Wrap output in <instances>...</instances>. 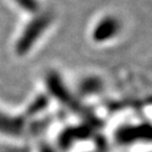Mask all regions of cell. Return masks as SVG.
<instances>
[{"instance_id":"obj_1","label":"cell","mask_w":152,"mask_h":152,"mask_svg":"<svg viewBox=\"0 0 152 152\" xmlns=\"http://www.w3.org/2000/svg\"><path fill=\"white\" fill-rule=\"evenodd\" d=\"M51 22L52 17L46 15L45 11L33 16V20H29V23L25 25L19 35L16 45L17 51L19 53H27L32 49H35L36 44L46 34L48 29L51 28Z\"/></svg>"},{"instance_id":"obj_2","label":"cell","mask_w":152,"mask_h":152,"mask_svg":"<svg viewBox=\"0 0 152 152\" xmlns=\"http://www.w3.org/2000/svg\"><path fill=\"white\" fill-rule=\"evenodd\" d=\"M123 24L117 16L105 14L91 25L90 37L95 43H108L123 32Z\"/></svg>"},{"instance_id":"obj_3","label":"cell","mask_w":152,"mask_h":152,"mask_svg":"<svg viewBox=\"0 0 152 152\" xmlns=\"http://www.w3.org/2000/svg\"><path fill=\"white\" fill-rule=\"evenodd\" d=\"M25 127V122L20 117L10 116L0 112V133L10 136H17L23 132Z\"/></svg>"}]
</instances>
